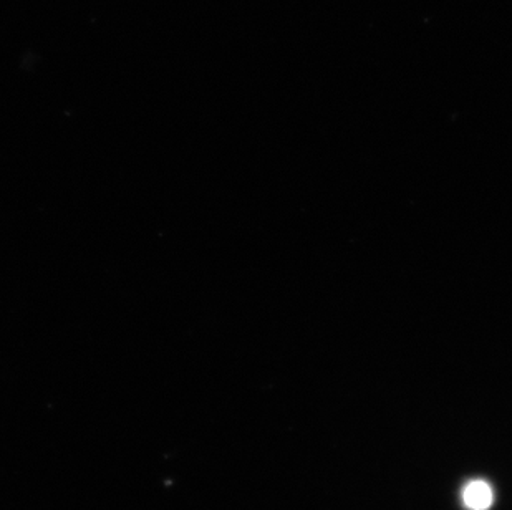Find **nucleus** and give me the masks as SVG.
Instances as JSON below:
<instances>
[{
  "label": "nucleus",
  "mask_w": 512,
  "mask_h": 510,
  "mask_svg": "<svg viewBox=\"0 0 512 510\" xmlns=\"http://www.w3.org/2000/svg\"><path fill=\"white\" fill-rule=\"evenodd\" d=\"M464 504L473 510H486L493 504V491L483 481H474L463 492Z\"/></svg>",
  "instance_id": "obj_1"
}]
</instances>
